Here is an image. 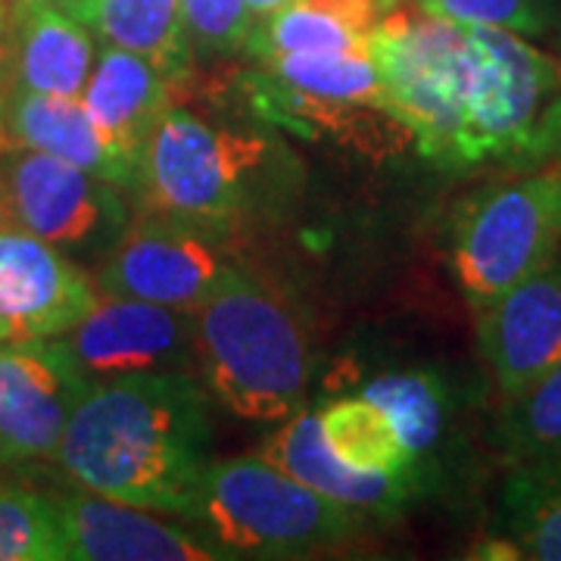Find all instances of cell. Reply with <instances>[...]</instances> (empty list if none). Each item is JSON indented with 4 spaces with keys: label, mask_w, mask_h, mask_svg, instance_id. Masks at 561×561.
Instances as JSON below:
<instances>
[{
    "label": "cell",
    "mask_w": 561,
    "mask_h": 561,
    "mask_svg": "<svg viewBox=\"0 0 561 561\" xmlns=\"http://www.w3.org/2000/svg\"><path fill=\"white\" fill-rule=\"evenodd\" d=\"M209 446V397L187 371L94 383L66 424L57 461L72 481L157 515L187 518Z\"/></svg>",
    "instance_id": "obj_1"
},
{
    "label": "cell",
    "mask_w": 561,
    "mask_h": 561,
    "mask_svg": "<svg viewBox=\"0 0 561 561\" xmlns=\"http://www.w3.org/2000/svg\"><path fill=\"white\" fill-rule=\"evenodd\" d=\"M194 356L209 397L243 421H284L306 405L312 356L294 309L228 265L194 309Z\"/></svg>",
    "instance_id": "obj_2"
},
{
    "label": "cell",
    "mask_w": 561,
    "mask_h": 561,
    "mask_svg": "<svg viewBox=\"0 0 561 561\" xmlns=\"http://www.w3.org/2000/svg\"><path fill=\"white\" fill-rule=\"evenodd\" d=\"M368 57L381 106L424 160L461 169V144L474 94L471 28L431 13H383L368 32Z\"/></svg>",
    "instance_id": "obj_3"
},
{
    "label": "cell",
    "mask_w": 561,
    "mask_h": 561,
    "mask_svg": "<svg viewBox=\"0 0 561 561\" xmlns=\"http://www.w3.org/2000/svg\"><path fill=\"white\" fill-rule=\"evenodd\" d=\"M187 518L234 559H302L356 537L362 512L321 496L265 456H238L203 465Z\"/></svg>",
    "instance_id": "obj_4"
},
{
    "label": "cell",
    "mask_w": 561,
    "mask_h": 561,
    "mask_svg": "<svg viewBox=\"0 0 561 561\" xmlns=\"http://www.w3.org/2000/svg\"><path fill=\"white\" fill-rule=\"evenodd\" d=\"M272 144L169 106L138 160L140 197L162 219L221 231L253 203Z\"/></svg>",
    "instance_id": "obj_5"
},
{
    "label": "cell",
    "mask_w": 561,
    "mask_h": 561,
    "mask_svg": "<svg viewBox=\"0 0 561 561\" xmlns=\"http://www.w3.org/2000/svg\"><path fill=\"white\" fill-rule=\"evenodd\" d=\"M561 247V165L500 181L461 203L449 231V265L478 312L540 272Z\"/></svg>",
    "instance_id": "obj_6"
},
{
    "label": "cell",
    "mask_w": 561,
    "mask_h": 561,
    "mask_svg": "<svg viewBox=\"0 0 561 561\" xmlns=\"http://www.w3.org/2000/svg\"><path fill=\"white\" fill-rule=\"evenodd\" d=\"M468 28L474 47V94L461 169L542 157V119L561 94V60L518 32L493 25Z\"/></svg>",
    "instance_id": "obj_7"
},
{
    "label": "cell",
    "mask_w": 561,
    "mask_h": 561,
    "mask_svg": "<svg viewBox=\"0 0 561 561\" xmlns=\"http://www.w3.org/2000/svg\"><path fill=\"white\" fill-rule=\"evenodd\" d=\"M119 187L72 162L7 144L0 153V221L57 250L113 247L125 231Z\"/></svg>",
    "instance_id": "obj_8"
},
{
    "label": "cell",
    "mask_w": 561,
    "mask_h": 561,
    "mask_svg": "<svg viewBox=\"0 0 561 561\" xmlns=\"http://www.w3.org/2000/svg\"><path fill=\"white\" fill-rule=\"evenodd\" d=\"M0 465L57 459L66 424L94 381L60 337L0 346Z\"/></svg>",
    "instance_id": "obj_9"
},
{
    "label": "cell",
    "mask_w": 561,
    "mask_h": 561,
    "mask_svg": "<svg viewBox=\"0 0 561 561\" xmlns=\"http://www.w3.org/2000/svg\"><path fill=\"white\" fill-rule=\"evenodd\" d=\"M228 265L231 262L221 256L213 231L157 216L122 231L98 268L94 287L103 297H128L194 312Z\"/></svg>",
    "instance_id": "obj_10"
},
{
    "label": "cell",
    "mask_w": 561,
    "mask_h": 561,
    "mask_svg": "<svg viewBox=\"0 0 561 561\" xmlns=\"http://www.w3.org/2000/svg\"><path fill=\"white\" fill-rule=\"evenodd\" d=\"M60 341L94 383L153 371H197L194 312L187 309L101 294Z\"/></svg>",
    "instance_id": "obj_11"
},
{
    "label": "cell",
    "mask_w": 561,
    "mask_h": 561,
    "mask_svg": "<svg viewBox=\"0 0 561 561\" xmlns=\"http://www.w3.org/2000/svg\"><path fill=\"white\" fill-rule=\"evenodd\" d=\"M98 297L57 247L0 225V346L62 337Z\"/></svg>",
    "instance_id": "obj_12"
},
{
    "label": "cell",
    "mask_w": 561,
    "mask_h": 561,
    "mask_svg": "<svg viewBox=\"0 0 561 561\" xmlns=\"http://www.w3.org/2000/svg\"><path fill=\"white\" fill-rule=\"evenodd\" d=\"M478 343L505 400L561 365L559 256L478 309Z\"/></svg>",
    "instance_id": "obj_13"
},
{
    "label": "cell",
    "mask_w": 561,
    "mask_h": 561,
    "mask_svg": "<svg viewBox=\"0 0 561 561\" xmlns=\"http://www.w3.org/2000/svg\"><path fill=\"white\" fill-rule=\"evenodd\" d=\"M66 534V561H225L216 540L169 524L147 508L106 500L81 486L57 496Z\"/></svg>",
    "instance_id": "obj_14"
},
{
    "label": "cell",
    "mask_w": 561,
    "mask_h": 561,
    "mask_svg": "<svg viewBox=\"0 0 561 561\" xmlns=\"http://www.w3.org/2000/svg\"><path fill=\"white\" fill-rule=\"evenodd\" d=\"M0 128L7 144L72 162L116 187L138 184V165L103 138L81 98L0 88Z\"/></svg>",
    "instance_id": "obj_15"
},
{
    "label": "cell",
    "mask_w": 561,
    "mask_h": 561,
    "mask_svg": "<svg viewBox=\"0 0 561 561\" xmlns=\"http://www.w3.org/2000/svg\"><path fill=\"white\" fill-rule=\"evenodd\" d=\"M98 60L94 32L47 0L10 3V50L0 88L81 98Z\"/></svg>",
    "instance_id": "obj_16"
},
{
    "label": "cell",
    "mask_w": 561,
    "mask_h": 561,
    "mask_svg": "<svg viewBox=\"0 0 561 561\" xmlns=\"http://www.w3.org/2000/svg\"><path fill=\"white\" fill-rule=\"evenodd\" d=\"M262 62L272 79L268 98L278 103L284 119L324 128L356 113H383L381 84L368 50L280 54Z\"/></svg>",
    "instance_id": "obj_17"
},
{
    "label": "cell",
    "mask_w": 561,
    "mask_h": 561,
    "mask_svg": "<svg viewBox=\"0 0 561 561\" xmlns=\"http://www.w3.org/2000/svg\"><path fill=\"white\" fill-rule=\"evenodd\" d=\"M262 456L306 486L319 490L321 496L356 512H393L412 496V478L359 471L337 459L334 449L324 443L319 412L300 409L297 415L280 421L278 431L262 446Z\"/></svg>",
    "instance_id": "obj_18"
},
{
    "label": "cell",
    "mask_w": 561,
    "mask_h": 561,
    "mask_svg": "<svg viewBox=\"0 0 561 561\" xmlns=\"http://www.w3.org/2000/svg\"><path fill=\"white\" fill-rule=\"evenodd\" d=\"M81 103L101 135L138 165L162 113L172 106L165 76L131 50L103 44L84 81Z\"/></svg>",
    "instance_id": "obj_19"
},
{
    "label": "cell",
    "mask_w": 561,
    "mask_h": 561,
    "mask_svg": "<svg viewBox=\"0 0 561 561\" xmlns=\"http://www.w3.org/2000/svg\"><path fill=\"white\" fill-rule=\"evenodd\" d=\"M81 22L101 44L131 50L165 79H181L191 44L181 22V0H91Z\"/></svg>",
    "instance_id": "obj_20"
},
{
    "label": "cell",
    "mask_w": 561,
    "mask_h": 561,
    "mask_svg": "<svg viewBox=\"0 0 561 561\" xmlns=\"http://www.w3.org/2000/svg\"><path fill=\"white\" fill-rule=\"evenodd\" d=\"M319 419L324 443L346 465L400 478H412L419 471V459L405 449L393 421L371 400L350 397L331 402L324 412H319Z\"/></svg>",
    "instance_id": "obj_21"
},
{
    "label": "cell",
    "mask_w": 561,
    "mask_h": 561,
    "mask_svg": "<svg viewBox=\"0 0 561 561\" xmlns=\"http://www.w3.org/2000/svg\"><path fill=\"white\" fill-rule=\"evenodd\" d=\"M500 443L515 468H561V365L508 397Z\"/></svg>",
    "instance_id": "obj_22"
},
{
    "label": "cell",
    "mask_w": 561,
    "mask_h": 561,
    "mask_svg": "<svg viewBox=\"0 0 561 561\" xmlns=\"http://www.w3.org/2000/svg\"><path fill=\"white\" fill-rule=\"evenodd\" d=\"M502 512L522 559L561 561V468H518L505 486Z\"/></svg>",
    "instance_id": "obj_23"
},
{
    "label": "cell",
    "mask_w": 561,
    "mask_h": 561,
    "mask_svg": "<svg viewBox=\"0 0 561 561\" xmlns=\"http://www.w3.org/2000/svg\"><path fill=\"white\" fill-rule=\"evenodd\" d=\"M362 397L381 405L415 459L421 461L427 453H434V446L446 431V412H449V393L437 375L431 371L381 375L362 390Z\"/></svg>",
    "instance_id": "obj_24"
},
{
    "label": "cell",
    "mask_w": 561,
    "mask_h": 561,
    "mask_svg": "<svg viewBox=\"0 0 561 561\" xmlns=\"http://www.w3.org/2000/svg\"><path fill=\"white\" fill-rule=\"evenodd\" d=\"M247 50H253L260 60L280 54H343L368 50V35L309 0H290L278 13L262 20V25H253Z\"/></svg>",
    "instance_id": "obj_25"
},
{
    "label": "cell",
    "mask_w": 561,
    "mask_h": 561,
    "mask_svg": "<svg viewBox=\"0 0 561 561\" xmlns=\"http://www.w3.org/2000/svg\"><path fill=\"white\" fill-rule=\"evenodd\" d=\"M0 561H66L57 496L0 483Z\"/></svg>",
    "instance_id": "obj_26"
},
{
    "label": "cell",
    "mask_w": 561,
    "mask_h": 561,
    "mask_svg": "<svg viewBox=\"0 0 561 561\" xmlns=\"http://www.w3.org/2000/svg\"><path fill=\"white\" fill-rule=\"evenodd\" d=\"M181 22L191 50L201 54H238L253 32L243 0H181Z\"/></svg>",
    "instance_id": "obj_27"
},
{
    "label": "cell",
    "mask_w": 561,
    "mask_h": 561,
    "mask_svg": "<svg viewBox=\"0 0 561 561\" xmlns=\"http://www.w3.org/2000/svg\"><path fill=\"white\" fill-rule=\"evenodd\" d=\"M419 7L459 25H493L518 35H540L546 28L542 0H419Z\"/></svg>",
    "instance_id": "obj_28"
},
{
    "label": "cell",
    "mask_w": 561,
    "mask_h": 561,
    "mask_svg": "<svg viewBox=\"0 0 561 561\" xmlns=\"http://www.w3.org/2000/svg\"><path fill=\"white\" fill-rule=\"evenodd\" d=\"M542 140H546V153H556L561 160V94L546 110L542 119Z\"/></svg>",
    "instance_id": "obj_29"
},
{
    "label": "cell",
    "mask_w": 561,
    "mask_h": 561,
    "mask_svg": "<svg viewBox=\"0 0 561 561\" xmlns=\"http://www.w3.org/2000/svg\"><path fill=\"white\" fill-rule=\"evenodd\" d=\"M10 3H13V0H0V84H3L7 50H10Z\"/></svg>",
    "instance_id": "obj_30"
},
{
    "label": "cell",
    "mask_w": 561,
    "mask_h": 561,
    "mask_svg": "<svg viewBox=\"0 0 561 561\" xmlns=\"http://www.w3.org/2000/svg\"><path fill=\"white\" fill-rule=\"evenodd\" d=\"M247 3V10H250V16H253V25L262 20H268L272 13H278L280 7H287L290 0H243Z\"/></svg>",
    "instance_id": "obj_31"
},
{
    "label": "cell",
    "mask_w": 561,
    "mask_h": 561,
    "mask_svg": "<svg viewBox=\"0 0 561 561\" xmlns=\"http://www.w3.org/2000/svg\"><path fill=\"white\" fill-rule=\"evenodd\" d=\"M47 3L60 7L62 13H69V16H76V20L81 22V16H84V10H88L91 0H47Z\"/></svg>",
    "instance_id": "obj_32"
},
{
    "label": "cell",
    "mask_w": 561,
    "mask_h": 561,
    "mask_svg": "<svg viewBox=\"0 0 561 561\" xmlns=\"http://www.w3.org/2000/svg\"><path fill=\"white\" fill-rule=\"evenodd\" d=\"M3 147H7V138H3V128H0V153H3Z\"/></svg>",
    "instance_id": "obj_33"
},
{
    "label": "cell",
    "mask_w": 561,
    "mask_h": 561,
    "mask_svg": "<svg viewBox=\"0 0 561 561\" xmlns=\"http://www.w3.org/2000/svg\"><path fill=\"white\" fill-rule=\"evenodd\" d=\"M393 3H397V0H383V7H387V10H390V7H393Z\"/></svg>",
    "instance_id": "obj_34"
},
{
    "label": "cell",
    "mask_w": 561,
    "mask_h": 561,
    "mask_svg": "<svg viewBox=\"0 0 561 561\" xmlns=\"http://www.w3.org/2000/svg\"><path fill=\"white\" fill-rule=\"evenodd\" d=\"M0 393H3V375H0Z\"/></svg>",
    "instance_id": "obj_35"
},
{
    "label": "cell",
    "mask_w": 561,
    "mask_h": 561,
    "mask_svg": "<svg viewBox=\"0 0 561 561\" xmlns=\"http://www.w3.org/2000/svg\"><path fill=\"white\" fill-rule=\"evenodd\" d=\"M0 225H3V221H0Z\"/></svg>",
    "instance_id": "obj_36"
}]
</instances>
